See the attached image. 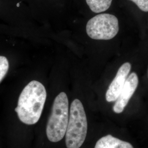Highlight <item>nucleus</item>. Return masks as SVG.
Instances as JSON below:
<instances>
[{
  "instance_id": "f257e3e1",
  "label": "nucleus",
  "mask_w": 148,
  "mask_h": 148,
  "mask_svg": "<svg viewBox=\"0 0 148 148\" xmlns=\"http://www.w3.org/2000/svg\"><path fill=\"white\" fill-rule=\"evenodd\" d=\"M46 97V90L41 82L35 80L29 82L22 90L15 109L20 120L28 125L36 123L41 116Z\"/></svg>"
},
{
  "instance_id": "f03ea898",
  "label": "nucleus",
  "mask_w": 148,
  "mask_h": 148,
  "mask_svg": "<svg viewBox=\"0 0 148 148\" xmlns=\"http://www.w3.org/2000/svg\"><path fill=\"white\" fill-rule=\"evenodd\" d=\"M69 119L68 98L65 93L61 92L54 101L52 112L48 121L46 134L49 141L56 143L63 138Z\"/></svg>"
},
{
  "instance_id": "7ed1b4c3",
  "label": "nucleus",
  "mask_w": 148,
  "mask_h": 148,
  "mask_svg": "<svg viewBox=\"0 0 148 148\" xmlns=\"http://www.w3.org/2000/svg\"><path fill=\"white\" fill-rule=\"evenodd\" d=\"M87 128V120L84 106L81 101L75 99L71 104L65 133L67 148H80L85 142Z\"/></svg>"
},
{
  "instance_id": "20e7f679",
  "label": "nucleus",
  "mask_w": 148,
  "mask_h": 148,
  "mask_svg": "<svg viewBox=\"0 0 148 148\" xmlns=\"http://www.w3.org/2000/svg\"><path fill=\"white\" fill-rule=\"evenodd\" d=\"M119 30L116 17L110 14H101L95 16L87 22L86 32L92 39L109 40L116 36Z\"/></svg>"
},
{
  "instance_id": "39448f33",
  "label": "nucleus",
  "mask_w": 148,
  "mask_h": 148,
  "mask_svg": "<svg viewBox=\"0 0 148 148\" xmlns=\"http://www.w3.org/2000/svg\"><path fill=\"white\" fill-rule=\"evenodd\" d=\"M138 77L135 73H132L127 77L121 92L113 106V110L116 114L121 113L129 102L137 88Z\"/></svg>"
},
{
  "instance_id": "423d86ee",
  "label": "nucleus",
  "mask_w": 148,
  "mask_h": 148,
  "mask_svg": "<svg viewBox=\"0 0 148 148\" xmlns=\"http://www.w3.org/2000/svg\"><path fill=\"white\" fill-rule=\"evenodd\" d=\"M131 69V64L128 62L123 64L119 68L116 76L106 91V97L107 101L112 102L116 101L123 87Z\"/></svg>"
},
{
  "instance_id": "0eeeda50",
  "label": "nucleus",
  "mask_w": 148,
  "mask_h": 148,
  "mask_svg": "<svg viewBox=\"0 0 148 148\" xmlns=\"http://www.w3.org/2000/svg\"><path fill=\"white\" fill-rule=\"evenodd\" d=\"M95 148H134L128 142L120 140L110 134L99 139Z\"/></svg>"
},
{
  "instance_id": "6e6552de",
  "label": "nucleus",
  "mask_w": 148,
  "mask_h": 148,
  "mask_svg": "<svg viewBox=\"0 0 148 148\" xmlns=\"http://www.w3.org/2000/svg\"><path fill=\"white\" fill-rule=\"evenodd\" d=\"M90 10L99 13L106 11L111 5L112 0H86Z\"/></svg>"
},
{
  "instance_id": "1a4fd4ad",
  "label": "nucleus",
  "mask_w": 148,
  "mask_h": 148,
  "mask_svg": "<svg viewBox=\"0 0 148 148\" xmlns=\"http://www.w3.org/2000/svg\"><path fill=\"white\" fill-rule=\"evenodd\" d=\"M9 69V62L4 56H0V82L4 79Z\"/></svg>"
},
{
  "instance_id": "9d476101",
  "label": "nucleus",
  "mask_w": 148,
  "mask_h": 148,
  "mask_svg": "<svg viewBox=\"0 0 148 148\" xmlns=\"http://www.w3.org/2000/svg\"><path fill=\"white\" fill-rule=\"evenodd\" d=\"M132 1L136 5H137L138 8L145 12H148V0H130Z\"/></svg>"
}]
</instances>
